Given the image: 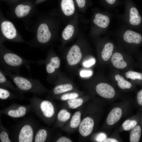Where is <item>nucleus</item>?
Here are the masks:
<instances>
[{
  "instance_id": "nucleus-1",
  "label": "nucleus",
  "mask_w": 142,
  "mask_h": 142,
  "mask_svg": "<svg viewBox=\"0 0 142 142\" xmlns=\"http://www.w3.org/2000/svg\"><path fill=\"white\" fill-rule=\"evenodd\" d=\"M111 33L116 40L117 44L129 54L136 52L142 45L141 32L120 24Z\"/></svg>"
},
{
  "instance_id": "nucleus-2",
  "label": "nucleus",
  "mask_w": 142,
  "mask_h": 142,
  "mask_svg": "<svg viewBox=\"0 0 142 142\" xmlns=\"http://www.w3.org/2000/svg\"><path fill=\"white\" fill-rule=\"evenodd\" d=\"M2 70L4 74L13 81L18 89L21 91L40 95L45 90L39 80L28 78L18 74H13L7 70Z\"/></svg>"
},
{
  "instance_id": "nucleus-3",
  "label": "nucleus",
  "mask_w": 142,
  "mask_h": 142,
  "mask_svg": "<svg viewBox=\"0 0 142 142\" xmlns=\"http://www.w3.org/2000/svg\"><path fill=\"white\" fill-rule=\"evenodd\" d=\"M0 67L3 69L11 72L19 74L20 69L22 66L38 61L29 60L10 52H3L0 53Z\"/></svg>"
},
{
  "instance_id": "nucleus-4",
  "label": "nucleus",
  "mask_w": 142,
  "mask_h": 142,
  "mask_svg": "<svg viewBox=\"0 0 142 142\" xmlns=\"http://www.w3.org/2000/svg\"><path fill=\"white\" fill-rule=\"evenodd\" d=\"M117 18L120 24L128 28L142 32V14L134 6L128 7Z\"/></svg>"
},
{
  "instance_id": "nucleus-5",
  "label": "nucleus",
  "mask_w": 142,
  "mask_h": 142,
  "mask_svg": "<svg viewBox=\"0 0 142 142\" xmlns=\"http://www.w3.org/2000/svg\"><path fill=\"white\" fill-rule=\"evenodd\" d=\"M129 56L117 44L109 63L113 68L118 70H126L137 66L138 64Z\"/></svg>"
},
{
  "instance_id": "nucleus-6",
  "label": "nucleus",
  "mask_w": 142,
  "mask_h": 142,
  "mask_svg": "<svg viewBox=\"0 0 142 142\" xmlns=\"http://www.w3.org/2000/svg\"><path fill=\"white\" fill-rule=\"evenodd\" d=\"M113 14L110 11L105 13H96L93 21L94 24L100 28L107 30L113 16Z\"/></svg>"
},
{
  "instance_id": "nucleus-7",
  "label": "nucleus",
  "mask_w": 142,
  "mask_h": 142,
  "mask_svg": "<svg viewBox=\"0 0 142 142\" xmlns=\"http://www.w3.org/2000/svg\"><path fill=\"white\" fill-rule=\"evenodd\" d=\"M95 90L98 94L105 98H113L115 94L114 88L109 84L105 82L98 84L96 86Z\"/></svg>"
},
{
  "instance_id": "nucleus-8",
  "label": "nucleus",
  "mask_w": 142,
  "mask_h": 142,
  "mask_svg": "<svg viewBox=\"0 0 142 142\" xmlns=\"http://www.w3.org/2000/svg\"><path fill=\"white\" fill-rule=\"evenodd\" d=\"M116 45L109 38L106 39L102 49L101 57L103 60L109 62Z\"/></svg>"
},
{
  "instance_id": "nucleus-9",
  "label": "nucleus",
  "mask_w": 142,
  "mask_h": 142,
  "mask_svg": "<svg viewBox=\"0 0 142 142\" xmlns=\"http://www.w3.org/2000/svg\"><path fill=\"white\" fill-rule=\"evenodd\" d=\"M82 58V54L79 47L76 45L73 46L69 50L67 56L68 64L70 65L78 63Z\"/></svg>"
},
{
  "instance_id": "nucleus-10",
  "label": "nucleus",
  "mask_w": 142,
  "mask_h": 142,
  "mask_svg": "<svg viewBox=\"0 0 142 142\" xmlns=\"http://www.w3.org/2000/svg\"><path fill=\"white\" fill-rule=\"evenodd\" d=\"M94 125L92 119L89 117L84 118L81 122L79 126V132L83 136L86 137L92 132Z\"/></svg>"
},
{
  "instance_id": "nucleus-11",
  "label": "nucleus",
  "mask_w": 142,
  "mask_h": 142,
  "mask_svg": "<svg viewBox=\"0 0 142 142\" xmlns=\"http://www.w3.org/2000/svg\"><path fill=\"white\" fill-rule=\"evenodd\" d=\"M1 26L2 32L7 38L12 39L16 37V29L11 22L8 21H4L2 23Z\"/></svg>"
},
{
  "instance_id": "nucleus-12",
  "label": "nucleus",
  "mask_w": 142,
  "mask_h": 142,
  "mask_svg": "<svg viewBox=\"0 0 142 142\" xmlns=\"http://www.w3.org/2000/svg\"><path fill=\"white\" fill-rule=\"evenodd\" d=\"M51 35L47 25L43 23L39 26L38 31L37 38L38 41L41 43H45L50 40Z\"/></svg>"
},
{
  "instance_id": "nucleus-13",
  "label": "nucleus",
  "mask_w": 142,
  "mask_h": 142,
  "mask_svg": "<svg viewBox=\"0 0 142 142\" xmlns=\"http://www.w3.org/2000/svg\"><path fill=\"white\" fill-rule=\"evenodd\" d=\"M33 135L31 126L28 124L25 125L20 130L18 135V141L19 142H32Z\"/></svg>"
},
{
  "instance_id": "nucleus-14",
  "label": "nucleus",
  "mask_w": 142,
  "mask_h": 142,
  "mask_svg": "<svg viewBox=\"0 0 142 142\" xmlns=\"http://www.w3.org/2000/svg\"><path fill=\"white\" fill-rule=\"evenodd\" d=\"M45 62V69L47 73L49 75L54 73L60 67V61L57 56H52Z\"/></svg>"
},
{
  "instance_id": "nucleus-15",
  "label": "nucleus",
  "mask_w": 142,
  "mask_h": 142,
  "mask_svg": "<svg viewBox=\"0 0 142 142\" xmlns=\"http://www.w3.org/2000/svg\"><path fill=\"white\" fill-rule=\"evenodd\" d=\"M40 108L43 115L46 118L51 117L54 113V106L49 101L44 100L42 101L40 104Z\"/></svg>"
},
{
  "instance_id": "nucleus-16",
  "label": "nucleus",
  "mask_w": 142,
  "mask_h": 142,
  "mask_svg": "<svg viewBox=\"0 0 142 142\" xmlns=\"http://www.w3.org/2000/svg\"><path fill=\"white\" fill-rule=\"evenodd\" d=\"M122 114L121 109L119 107L113 109L109 114L106 119V122L109 125H113L120 119Z\"/></svg>"
},
{
  "instance_id": "nucleus-17",
  "label": "nucleus",
  "mask_w": 142,
  "mask_h": 142,
  "mask_svg": "<svg viewBox=\"0 0 142 142\" xmlns=\"http://www.w3.org/2000/svg\"><path fill=\"white\" fill-rule=\"evenodd\" d=\"M113 78L117 82L119 87L122 89H130L132 86V84L126 80L125 77L118 73H115L113 75Z\"/></svg>"
},
{
  "instance_id": "nucleus-18",
  "label": "nucleus",
  "mask_w": 142,
  "mask_h": 142,
  "mask_svg": "<svg viewBox=\"0 0 142 142\" xmlns=\"http://www.w3.org/2000/svg\"><path fill=\"white\" fill-rule=\"evenodd\" d=\"M61 7L64 13L67 16L71 15L74 12L75 7L73 0H62Z\"/></svg>"
},
{
  "instance_id": "nucleus-19",
  "label": "nucleus",
  "mask_w": 142,
  "mask_h": 142,
  "mask_svg": "<svg viewBox=\"0 0 142 142\" xmlns=\"http://www.w3.org/2000/svg\"><path fill=\"white\" fill-rule=\"evenodd\" d=\"M125 78L139 83H142V72L131 70L125 72L123 75Z\"/></svg>"
},
{
  "instance_id": "nucleus-20",
  "label": "nucleus",
  "mask_w": 142,
  "mask_h": 142,
  "mask_svg": "<svg viewBox=\"0 0 142 142\" xmlns=\"http://www.w3.org/2000/svg\"><path fill=\"white\" fill-rule=\"evenodd\" d=\"M30 10L31 7L29 6L19 4L16 7L15 12L18 17L22 18L27 15Z\"/></svg>"
},
{
  "instance_id": "nucleus-21",
  "label": "nucleus",
  "mask_w": 142,
  "mask_h": 142,
  "mask_svg": "<svg viewBox=\"0 0 142 142\" xmlns=\"http://www.w3.org/2000/svg\"><path fill=\"white\" fill-rule=\"evenodd\" d=\"M141 129L139 125L135 126L132 129L130 134V141L131 142H138L141 135Z\"/></svg>"
},
{
  "instance_id": "nucleus-22",
  "label": "nucleus",
  "mask_w": 142,
  "mask_h": 142,
  "mask_svg": "<svg viewBox=\"0 0 142 142\" xmlns=\"http://www.w3.org/2000/svg\"><path fill=\"white\" fill-rule=\"evenodd\" d=\"M72 85L70 84H60L55 86L53 90V93L55 95H58L72 90Z\"/></svg>"
},
{
  "instance_id": "nucleus-23",
  "label": "nucleus",
  "mask_w": 142,
  "mask_h": 142,
  "mask_svg": "<svg viewBox=\"0 0 142 142\" xmlns=\"http://www.w3.org/2000/svg\"><path fill=\"white\" fill-rule=\"evenodd\" d=\"M26 109L21 106L16 110H11L8 113V115L12 117L18 118L24 116L26 113Z\"/></svg>"
},
{
  "instance_id": "nucleus-24",
  "label": "nucleus",
  "mask_w": 142,
  "mask_h": 142,
  "mask_svg": "<svg viewBox=\"0 0 142 142\" xmlns=\"http://www.w3.org/2000/svg\"><path fill=\"white\" fill-rule=\"evenodd\" d=\"M2 69L0 70V84L1 86L8 87L13 91L17 92V90L12 85L11 83L6 78Z\"/></svg>"
},
{
  "instance_id": "nucleus-25",
  "label": "nucleus",
  "mask_w": 142,
  "mask_h": 142,
  "mask_svg": "<svg viewBox=\"0 0 142 142\" xmlns=\"http://www.w3.org/2000/svg\"><path fill=\"white\" fill-rule=\"evenodd\" d=\"M81 113L78 111L75 112L72 116L70 121V126L72 128L78 127L81 123Z\"/></svg>"
},
{
  "instance_id": "nucleus-26",
  "label": "nucleus",
  "mask_w": 142,
  "mask_h": 142,
  "mask_svg": "<svg viewBox=\"0 0 142 142\" xmlns=\"http://www.w3.org/2000/svg\"><path fill=\"white\" fill-rule=\"evenodd\" d=\"M74 32L73 26L71 25L67 26L64 29L62 33V37L65 40L70 39L72 36Z\"/></svg>"
},
{
  "instance_id": "nucleus-27",
  "label": "nucleus",
  "mask_w": 142,
  "mask_h": 142,
  "mask_svg": "<svg viewBox=\"0 0 142 142\" xmlns=\"http://www.w3.org/2000/svg\"><path fill=\"white\" fill-rule=\"evenodd\" d=\"M47 132L44 129H41L37 132L35 138V142H44L47 136Z\"/></svg>"
},
{
  "instance_id": "nucleus-28",
  "label": "nucleus",
  "mask_w": 142,
  "mask_h": 142,
  "mask_svg": "<svg viewBox=\"0 0 142 142\" xmlns=\"http://www.w3.org/2000/svg\"><path fill=\"white\" fill-rule=\"evenodd\" d=\"M70 114L66 110L62 109L59 111L57 116L58 120L61 122H65L70 118Z\"/></svg>"
},
{
  "instance_id": "nucleus-29",
  "label": "nucleus",
  "mask_w": 142,
  "mask_h": 142,
  "mask_svg": "<svg viewBox=\"0 0 142 142\" xmlns=\"http://www.w3.org/2000/svg\"><path fill=\"white\" fill-rule=\"evenodd\" d=\"M83 100L81 98H76L69 100L67 102L69 107L75 109L82 105Z\"/></svg>"
},
{
  "instance_id": "nucleus-30",
  "label": "nucleus",
  "mask_w": 142,
  "mask_h": 142,
  "mask_svg": "<svg viewBox=\"0 0 142 142\" xmlns=\"http://www.w3.org/2000/svg\"><path fill=\"white\" fill-rule=\"evenodd\" d=\"M137 124V122L135 120H127L124 122L122 126L125 131H129L133 128Z\"/></svg>"
},
{
  "instance_id": "nucleus-31",
  "label": "nucleus",
  "mask_w": 142,
  "mask_h": 142,
  "mask_svg": "<svg viewBox=\"0 0 142 142\" xmlns=\"http://www.w3.org/2000/svg\"><path fill=\"white\" fill-rule=\"evenodd\" d=\"M0 88V98L2 99H5L9 97L11 93L5 87L1 86Z\"/></svg>"
},
{
  "instance_id": "nucleus-32",
  "label": "nucleus",
  "mask_w": 142,
  "mask_h": 142,
  "mask_svg": "<svg viewBox=\"0 0 142 142\" xmlns=\"http://www.w3.org/2000/svg\"><path fill=\"white\" fill-rule=\"evenodd\" d=\"M78 96V94L76 93H67L62 95L61 99L62 100H69L77 98Z\"/></svg>"
},
{
  "instance_id": "nucleus-33",
  "label": "nucleus",
  "mask_w": 142,
  "mask_h": 142,
  "mask_svg": "<svg viewBox=\"0 0 142 142\" xmlns=\"http://www.w3.org/2000/svg\"><path fill=\"white\" fill-rule=\"evenodd\" d=\"M0 139L1 142H10L8 133L5 131L1 132L0 134Z\"/></svg>"
},
{
  "instance_id": "nucleus-34",
  "label": "nucleus",
  "mask_w": 142,
  "mask_h": 142,
  "mask_svg": "<svg viewBox=\"0 0 142 142\" xmlns=\"http://www.w3.org/2000/svg\"><path fill=\"white\" fill-rule=\"evenodd\" d=\"M92 71L89 70H82L79 73L80 76L84 78L89 77L92 76Z\"/></svg>"
},
{
  "instance_id": "nucleus-35",
  "label": "nucleus",
  "mask_w": 142,
  "mask_h": 142,
  "mask_svg": "<svg viewBox=\"0 0 142 142\" xmlns=\"http://www.w3.org/2000/svg\"><path fill=\"white\" fill-rule=\"evenodd\" d=\"M95 59L92 58L84 62L83 64L85 67H89L94 65L95 64Z\"/></svg>"
},
{
  "instance_id": "nucleus-36",
  "label": "nucleus",
  "mask_w": 142,
  "mask_h": 142,
  "mask_svg": "<svg viewBox=\"0 0 142 142\" xmlns=\"http://www.w3.org/2000/svg\"><path fill=\"white\" fill-rule=\"evenodd\" d=\"M106 135L104 133H100L96 137V140L98 142H103L106 138Z\"/></svg>"
},
{
  "instance_id": "nucleus-37",
  "label": "nucleus",
  "mask_w": 142,
  "mask_h": 142,
  "mask_svg": "<svg viewBox=\"0 0 142 142\" xmlns=\"http://www.w3.org/2000/svg\"><path fill=\"white\" fill-rule=\"evenodd\" d=\"M136 98L138 104L142 105V88L138 92Z\"/></svg>"
},
{
  "instance_id": "nucleus-38",
  "label": "nucleus",
  "mask_w": 142,
  "mask_h": 142,
  "mask_svg": "<svg viewBox=\"0 0 142 142\" xmlns=\"http://www.w3.org/2000/svg\"><path fill=\"white\" fill-rule=\"evenodd\" d=\"M57 142H71L72 141L69 139L67 137L63 136L61 137L58 139Z\"/></svg>"
},
{
  "instance_id": "nucleus-39",
  "label": "nucleus",
  "mask_w": 142,
  "mask_h": 142,
  "mask_svg": "<svg viewBox=\"0 0 142 142\" xmlns=\"http://www.w3.org/2000/svg\"><path fill=\"white\" fill-rule=\"evenodd\" d=\"M138 65L140 67L142 70V53H138Z\"/></svg>"
},
{
  "instance_id": "nucleus-40",
  "label": "nucleus",
  "mask_w": 142,
  "mask_h": 142,
  "mask_svg": "<svg viewBox=\"0 0 142 142\" xmlns=\"http://www.w3.org/2000/svg\"><path fill=\"white\" fill-rule=\"evenodd\" d=\"M78 6L80 8L83 7L85 4V0H76Z\"/></svg>"
},
{
  "instance_id": "nucleus-41",
  "label": "nucleus",
  "mask_w": 142,
  "mask_h": 142,
  "mask_svg": "<svg viewBox=\"0 0 142 142\" xmlns=\"http://www.w3.org/2000/svg\"><path fill=\"white\" fill-rule=\"evenodd\" d=\"M103 142H119L118 140L112 138H109L105 139L104 140Z\"/></svg>"
},
{
  "instance_id": "nucleus-42",
  "label": "nucleus",
  "mask_w": 142,
  "mask_h": 142,
  "mask_svg": "<svg viewBox=\"0 0 142 142\" xmlns=\"http://www.w3.org/2000/svg\"><path fill=\"white\" fill-rule=\"evenodd\" d=\"M106 2L110 5H113L115 3L116 0H105Z\"/></svg>"
}]
</instances>
